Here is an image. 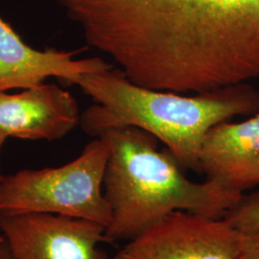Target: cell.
Instances as JSON below:
<instances>
[{
    "instance_id": "cell-1",
    "label": "cell",
    "mask_w": 259,
    "mask_h": 259,
    "mask_svg": "<svg viewBox=\"0 0 259 259\" xmlns=\"http://www.w3.org/2000/svg\"><path fill=\"white\" fill-rule=\"evenodd\" d=\"M132 83L202 93L259 77V0H56Z\"/></svg>"
},
{
    "instance_id": "cell-2",
    "label": "cell",
    "mask_w": 259,
    "mask_h": 259,
    "mask_svg": "<svg viewBox=\"0 0 259 259\" xmlns=\"http://www.w3.org/2000/svg\"><path fill=\"white\" fill-rule=\"evenodd\" d=\"M73 84L93 99L81 114L87 135L98 138L109 130L136 127L164 143L184 169L196 171L210 128L259 111V93L247 83L184 96L132 83L110 65L79 75Z\"/></svg>"
},
{
    "instance_id": "cell-3",
    "label": "cell",
    "mask_w": 259,
    "mask_h": 259,
    "mask_svg": "<svg viewBox=\"0 0 259 259\" xmlns=\"http://www.w3.org/2000/svg\"><path fill=\"white\" fill-rule=\"evenodd\" d=\"M103 135L111 147L103 181L111 210L105 232L110 243L131 240L177 210L221 219L243 196L210 180L191 182L175 157L159 151L157 139L143 130L122 127Z\"/></svg>"
},
{
    "instance_id": "cell-4",
    "label": "cell",
    "mask_w": 259,
    "mask_h": 259,
    "mask_svg": "<svg viewBox=\"0 0 259 259\" xmlns=\"http://www.w3.org/2000/svg\"><path fill=\"white\" fill-rule=\"evenodd\" d=\"M110 152V142L102 135L65 165L0 175V215L49 213L90 220L107 229L111 210L103 181Z\"/></svg>"
},
{
    "instance_id": "cell-5",
    "label": "cell",
    "mask_w": 259,
    "mask_h": 259,
    "mask_svg": "<svg viewBox=\"0 0 259 259\" xmlns=\"http://www.w3.org/2000/svg\"><path fill=\"white\" fill-rule=\"evenodd\" d=\"M244 233L224 218L177 210L128 241L114 259H239Z\"/></svg>"
},
{
    "instance_id": "cell-6",
    "label": "cell",
    "mask_w": 259,
    "mask_h": 259,
    "mask_svg": "<svg viewBox=\"0 0 259 259\" xmlns=\"http://www.w3.org/2000/svg\"><path fill=\"white\" fill-rule=\"evenodd\" d=\"M0 228L15 259H111L98 247L110 243L106 228L90 220L49 213L0 215Z\"/></svg>"
},
{
    "instance_id": "cell-7",
    "label": "cell",
    "mask_w": 259,
    "mask_h": 259,
    "mask_svg": "<svg viewBox=\"0 0 259 259\" xmlns=\"http://www.w3.org/2000/svg\"><path fill=\"white\" fill-rule=\"evenodd\" d=\"M74 96L56 83H42L19 93H0V129L9 138L53 141L80 125Z\"/></svg>"
},
{
    "instance_id": "cell-8",
    "label": "cell",
    "mask_w": 259,
    "mask_h": 259,
    "mask_svg": "<svg viewBox=\"0 0 259 259\" xmlns=\"http://www.w3.org/2000/svg\"><path fill=\"white\" fill-rule=\"evenodd\" d=\"M80 52L56 48L37 50L29 47L0 17V93L30 89L50 77L70 85L79 75L110 65L100 58L75 60L74 56Z\"/></svg>"
},
{
    "instance_id": "cell-9",
    "label": "cell",
    "mask_w": 259,
    "mask_h": 259,
    "mask_svg": "<svg viewBox=\"0 0 259 259\" xmlns=\"http://www.w3.org/2000/svg\"><path fill=\"white\" fill-rule=\"evenodd\" d=\"M199 172L242 193L259 185V111L248 120L225 121L209 129L199 154Z\"/></svg>"
},
{
    "instance_id": "cell-10",
    "label": "cell",
    "mask_w": 259,
    "mask_h": 259,
    "mask_svg": "<svg viewBox=\"0 0 259 259\" xmlns=\"http://www.w3.org/2000/svg\"><path fill=\"white\" fill-rule=\"evenodd\" d=\"M224 219L242 232L259 231V191L242 196Z\"/></svg>"
},
{
    "instance_id": "cell-11",
    "label": "cell",
    "mask_w": 259,
    "mask_h": 259,
    "mask_svg": "<svg viewBox=\"0 0 259 259\" xmlns=\"http://www.w3.org/2000/svg\"><path fill=\"white\" fill-rule=\"evenodd\" d=\"M244 233V243L239 259H259V231Z\"/></svg>"
},
{
    "instance_id": "cell-12",
    "label": "cell",
    "mask_w": 259,
    "mask_h": 259,
    "mask_svg": "<svg viewBox=\"0 0 259 259\" xmlns=\"http://www.w3.org/2000/svg\"><path fill=\"white\" fill-rule=\"evenodd\" d=\"M0 259H15L5 240L0 241Z\"/></svg>"
},
{
    "instance_id": "cell-13",
    "label": "cell",
    "mask_w": 259,
    "mask_h": 259,
    "mask_svg": "<svg viewBox=\"0 0 259 259\" xmlns=\"http://www.w3.org/2000/svg\"><path fill=\"white\" fill-rule=\"evenodd\" d=\"M9 137L7 136V134L0 129V155H1V151H2V147L6 141V139H8ZM0 167H1V162H0Z\"/></svg>"
},
{
    "instance_id": "cell-14",
    "label": "cell",
    "mask_w": 259,
    "mask_h": 259,
    "mask_svg": "<svg viewBox=\"0 0 259 259\" xmlns=\"http://www.w3.org/2000/svg\"><path fill=\"white\" fill-rule=\"evenodd\" d=\"M4 240V236H3V233H2V231H1V228H0V241Z\"/></svg>"
}]
</instances>
